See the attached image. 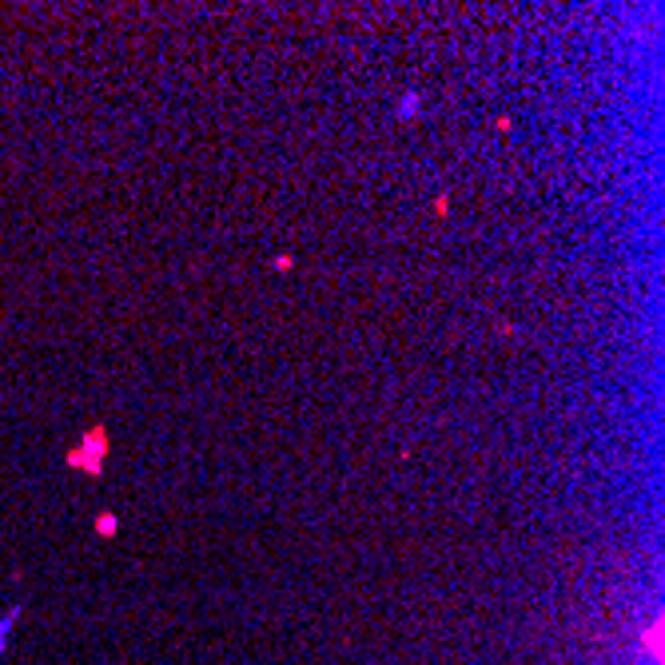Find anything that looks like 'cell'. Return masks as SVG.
Masks as SVG:
<instances>
[{"instance_id":"obj_1","label":"cell","mask_w":665,"mask_h":665,"mask_svg":"<svg viewBox=\"0 0 665 665\" xmlns=\"http://www.w3.org/2000/svg\"><path fill=\"white\" fill-rule=\"evenodd\" d=\"M104 458H108V430H104V426H92V430H84V438L68 450V466H72V471L92 474V478H100Z\"/></svg>"},{"instance_id":"obj_5","label":"cell","mask_w":665,"mask_h":665,"mask_svg":"<svg viewBox=\"0 0 665 665\" xmlns=\"http://www.w3.org/2000/svg\"><path fill=\"white\" fill-rule=\"evenodd\" d=\"M291 267H295L291 255H279V259H275V271H291Z\"/></svg>"},{"instance_id":"obj_3","label":"cell","mask_w":665,"mask_h":665,"mask_svg":"<svg viewBox=\"0 0 665 665\" xmlns=\"http://www.w3.org/2000/svg\"><path fill=\"white\" fill-rule=\"evenodd\" d=\"M419 108H422V96H419V92H406V96L399 100L394 116H399V120H410V116H419Z\"/></svg>"},{"instance_id":"obj_2","label":"cell","mask_w":665,"mask_h":665,"mask_svg":"<svg viewBox=\"0 0 665 665\" xmlns=\"http://www.w3.org/2000/svg\"><path fill=\"white\" fill-rule=\"evenodd\" d=\"M20 614H24V610H20V605H12V610H8V614H0V653H4V649H8V641H12V630H17Z\"/></svg>"},{"instance_id":"obj_4","label":"cell","mask_w":665,"mask_h":665,"mask_svg":"<svg viewBox=\"0 0 665 665\" xmlns=\"http://www.w3.org/2000/svg\"><path fill=\"white\" fill-rule=\"evenodd\" d=\"M96 534H104V538L116 534V514H100V518H96Z\"/></svg>"}]
</instances>
